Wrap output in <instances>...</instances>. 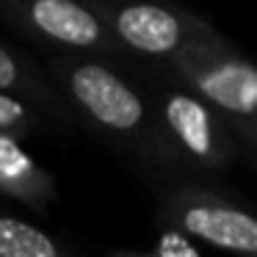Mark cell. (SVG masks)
<instances>
[{"label":"cell","mask_w":257,"mask_h":257,"mask_svg":"<svg viewBox=\"0 0 257 257\" xmlns=\"http://www.w3.org/2000/svg\"><path fill=\"white\" fill-rule=\"evenodd\" d=\"M161 139L174 163L221 172L238 155V139L210 105L180 83H161L150 100Z\"/></svg>","instance_id":"4"},{"label":"cell","mask_w":257,"mask_h":257,"mask_svg":"<svg viewBox=\"0 0 257 257\" xmlns=\"http://www.w3.org/2000/svg\"><path fill=\"white\" fill-rule=\"evenodd\" d=\"M108 257H202V254L188 238L169 229L152 246H144V249H111Z\"/></svg>","instance_id":"11"},{"label":"cell","mask_w":257,"mask_h":257,"mask_svg":"<svg viewBox=\"0 0 257 257\" xmlns=\"http://www.w3.org/2000/svg\"><path fill=\"white\" fill-rule=\"evenodd\" d=\"M42 122V111L36 105H31L28 100L9 91H0V136H23L34 133Z\"/></svg>","instance_id":"10"},{"label":"cell","mask_w":257,"mask_h":257,"mask_svg":"<svg viewBox=\"0 0 257 257\" xmlns=\"http://www.w3.org/2000/svg\"><path fill=\"white\" fill-rule=\"evenodd\" d=\"M50 75L69 111L75 108L105 139L122 144L147 163H174L161 139L150 100L113 67L89 56H58L50 58Z\"/></svg>","instance_id":"1"},{"label":"cell","mask_w":257,"mask_h":257,"mask_svg":"<svg viewBox=\"0 0 257 257\" xmlns=\"http://www.w3.org/2000/svg\"><path fill=\"white\" fill-rule=\"evenodd\" d=\"M0 14L64 56H119L102 17L89 0H0Z\"/></svg>","instance_id":"5"},{"label":"cell","mask_w":257,"mask_h":257,"mask_svg":"<svg viewBox=\"0 0 257 257\" xmlns=\"http://www.w3.org/2000/svg\"><path fill=\"white\" fill-rule=\"evenodd\" d=\"M122 53L166 64L180 50L218 31L199 14L166 0H89Z\"/></svg>","instance_id":"3"},{"label":"cell","mask_w":257,"mask_h":257,"mask_svg":"<svg viewBox=\"0 0 257 257\" xmlns=\"http://www.w3.org/2000/svg\"><path fill=\"white\" fill-rule=\"evenodd\" d=\"M0 194L39 213L58 196L53 174L14 136H0Z\"/></svg>","instance_id":"7"},{"label":"cell","mask_w":257,"mask_h":257,"mask_svg":"<svg viewBox=\"0 0 257 257\" xmlns=\"http://www.w3.org/2000/svg\"><path fill=\"white\" fill-rule=\"evenodd\" d=\"M0 91L17 94L23 100H28L31 105H36L39 111L50 113L53 119H69L72 111L67 108V102L61 100L56 89L25 61L23 56L6 47L0 42Z\"/></svg>","instance_id":"8"},{"label":"cell","mask_w":257,"mask_h":257,"mask_svg":"<svg viewBox=\"0 0 257 257\" xmlns=\"http://www.w3.org/2000/svg\"><path fill=\"white\" fill-rule=\"evenodd\" d=\"M163 216L183 238L235 257H257V221L240 205L202 188H177L163 199Z\"/></svg>","instance_id":"6"},{"label":"cell","mask_w":257,"mask_h":257,"mask_svg":"<svg viewBox=\"0 0 257 257\" xmlns=\"http://www.w3.org/2000/svg\"><path fill=\"white\" fill-rule=\"evenodd\" d=\"M166 69L180 86H185L221 116L235 139L246 147L254 144L257 69L243 53H238L216 34L180 50L166 61Z\"/></svg>","instance_id":"2"},{"label":"cell","mask_w":257,"mask_h":257,"mask_svg":"<svg viewBox=\"0 0 257 257\" xmlns=\"http://www.w3.org/2000/svg\"><path fill=\"white\" fill-rule=\"evenodd\" d=\"M0 257H72L39 227L0 213Z\"/></svg>","instance_id":"9"}]
</instances>
